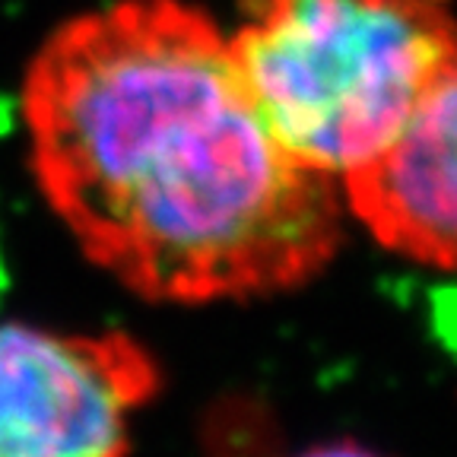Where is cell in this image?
I'll return each mask as SVG.
<instances>
[{"instance_id":"obj_1","label":"cell","mask_w":457,"mask_h":457,"mask_svg":"<svg viewBox=\"0 0 457 457\" xmlns=\"http://www.w3.org/2000/svg\"><path fill=\"white\" fill-rule=\"evenodd\" d=\"M29 165L83 254L153 302L289 293L334 261V179L273 140L207 10L114 0L57 26L22 83Z\"/></svg>"},{"instance_id":"obj_2","label":"cell","mask_w":457,"mask_h":457,"mask_svg":"<svg viewBox=\"0 0 457 457\" xmlns=\"http://www.w3.org/2000/svg\"><path fill=\"white\" fill-rule=\"evenodd\" d=\"M226 38L273 140L334 181L457 77L448 0H242Z\"/></svg>"},{"instance_id":"obj_4","label":"cell","mask_w":457,"mask_h":457,"mask_svg":"<svg viewBox=\"0 0 457 457\" xmlns=\"http://www.w3.org/2000/svg\"><path fill=\"white\" fill-rule=\"evenodd\" d=\"M457 77L445 79L385 146L337 179L343 210L381 248L448 273L457 228Z\"/></svg>"},{"instance_id":"obj_3","label":"cell","mask_w":457,"mask_h":457,"mask_svg":"<svg viewBox=\"0 0 457 457\" xmlns=\"http://www.w3.org/2000/svg\"><path fill=\"white\" fill-rule=\"evenodd\" d=\"M159 387L156 356L121 330L0 324V457H128Z\"/></svg>"},{"instance_id":"obj_5","label":"cell","mask_w":457,"mask_h":457,"mask_svg":"<svg viewBox=\"0 0 457 457\" xmlns=\"http://www.w3.org/2000/svg\"><path fill=\"white\" fill-rule=\"evenodd\" d=\"M295 457H381L378 451H371V448H365V445H359V442H328V445H314V448H308V451H302V454H295Z\"/></svg>"}]
</instances>
